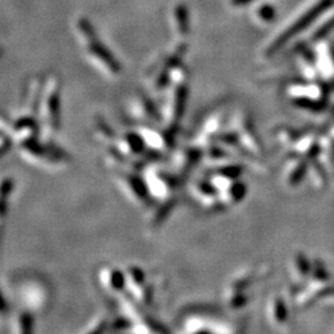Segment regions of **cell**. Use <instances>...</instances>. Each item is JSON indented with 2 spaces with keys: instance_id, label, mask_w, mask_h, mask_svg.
Here are the masks:
<instances>
[{
  "instance_id": "6da1fadb",
  "label": "cell",
  "mask_w": 334,
  "mask_h": 334,
  "mask_svg": "<svg viewBox=\"0 0 334 334\" xmlns=\"http://www.w3.org/2000/svg\"><path fill=\"white\" fill-rule=\"evenodd\" d=\"M19 149L23 156L39 165L60 167L69 162V155L66 154L62 149L54 146L51 142L39 141L38 138L19 145Z\"/></svg>"
},
{
  "instance_id": "7a4b0ae2",
  "label": "cell",
  "mask_w": 334,
  "mask_h": 334,
  "mask_svg": "<svg viewBox=\"0 0 334 334\" xmlns=\"http://www.w3.org/2000/svg\"><path fill=\"white\" fill-rule=\"evenodd\" d=\"M61 98L60 90L56 86H50L41 98L39 105L40 112V126L46 136L53 135L60 129L61 123Z\"/></svg>"
},
{
  "instance_id": "3957f363",
  "label": "cell",
  "mask_w": 334,
  "mask_h": 334,
  "mask_svg": "<svg viewBox=\"0 0 334 334\" xmlns=\"http://www.w3.org/2000/svg\"><path fill=\"white\" fill-rule=\"evenodd\" d=\"M118 181L123 186L124 191L138 203H146L150 199V190L146 181L142 180L133 171H118Z\"/></svg>"
},
{
  "instance_id": "277c9868",
  "label": "cell",
  "mask_w": 334,
  "mask_h": 334,
  "mask_svg": "<svg viewBox=\"0 0 334 334\" xmlns=\"http://www.w3.org/2000/svg\"><path fill=\"white\" fill-rule=\"evenodd\" d=\"M100 281L104 285L109 292L113 294H119L125 291L126 287V275L120 270L114 267H105L100 271Z\"/></svg>"
},
{
  "instance_id": "5b68a950",
  "label": "cell",
  "mask_w": 334,
  "mask_h": 334,
  "mask_svg": "<svg viewBox=\"0 0 334 334\" xmlns=\"http://www.w3.org/2000/svg\"><path fill=\"white\" fill-rule=\"evenodd\" d=\"M330 2H332V0H324V2L318 3L317 5H314L313 9H312L311 11H307V13L303 15V16L301 17L299 21H296V23H294L293 25L291 26L286 32L282 33L281 38L279 39V44L286 41L287 39H291V36L294 35V33H297L299 31H301L302 29H305V26L307 25V24L311 23V21H313L314 17L317 16L318 14H321L322 11H323L324 9L328 7V4H330Z\"/></svg>"
},
{
  "instance_id": "8992f818",
  "label": "cell",
  "mask_w": 334,
  "mask_h": 334,
  "mask_svg": "<svg viewBox=\"0 0 334 334\" xmlns=\"http://www.w3.org/2000/svg\"><path fill=\"white\" fill-rule=\"evenodd\" d=\"M14 191V180L9 176L0 177V232L4 227V220L7 218L9 209V200Z\"/></svg>"
},
{
  "instance_id": "52a82bcc",
  "label": "cell",
  "mask_w": 334,
  "mask_h": 334,
  "mask_svg": "<svg viewBox=\"0 0 334 334\" xmlns=\"http://www.w3.org/2000/svg\"><path fill=\"white\" fill-rule=\"evenodd\" d=\"M33 326H35V320L33 314L29 311H21L16 316L15 321V330L19 333H31L33 332Z\"/></svg>"
},
{
  "instance_id": "ba28073f",
  "label": "cell",
  "mask_w": 334,
  "mask_h": 334,
  "mask_svg": "<svg viewBox=\"0 0 334 334\" xmlns=\"http://www.w3.org/2000/svg\"><path fill=\"white\" fill-rule=\"evenodd\" d=\"M13 142V139L9 136V134L4 132L3 129H0V156H3V155L8 153Z\"/></svg>"
},
{
  "instance_id": "9c48e42d",
  "label": "cell",
  "mask_w": 334,
  "mask_h": 334,
  "mask_svg": "<svg viewBox=\"0 0 334 334\" xmlns=\"http://www.w3.org/2000/svg\"><path fill=\"white\" fill-rule=\"evenodd\" d=\"M8 312H9L8 302L7 300H5V297L3 296L2 291H0V318L5 317V316L8 314Z\"/></svg>"
},
{
  "instance_id": "30bf717a",
  "label": "cell",
  "mask_w": 334,
  "mask_h": 334,
  "mask_svg": "<svg viewBox=\"0 0 334 334\" xmlns=\"http://www.w3.org/2000/svg\"><path fill=\"white\" fill-rule=\"evenodd\" d=\"M249 2H251V0H234L235 4H245V3H249Z\"/></svg>"
}]
</instances>
